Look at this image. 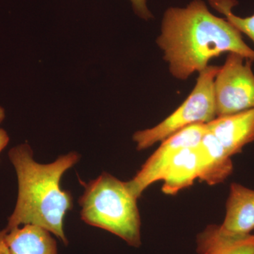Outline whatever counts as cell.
I'll return each instance as SVG.
<instances>
[{"label":"cell","instance_id":"1","mask_svg":"<svg viewBox=\"0 0 254 254\" xmlns=\"http://www.w3.org/2000/svg\"><path fill=\"white\" fill-rule=\"evenodd\" d=\"M157 43L177 79L200 72L210 60L225 53L254 61V50L246 44L241 32L226 18L212 14L202 0H193L185 8L167 10Z\"/></svg>","mask_w":254,"mask_h":254},{"label":"cell","instance_id":"5","mask_svg":"<svg viewBox=\"0 0 254 254\" xmlns=\"http://www.w3.org/2000/svg\"><path fill=\"white\" fill-rule=\"evenodd\" d=\"M253 61L230 53L214 80L217 117L254 109Z\"/></svg>","mask_w":254,"mask_h":254},{"label":"cell","instance_id":"13","mask_svg":"<svg viewBox=\"0 0 254 254\" xmlns=\"http://www.w3.org/2000/svg\"><path fill=\"white\" fill-rule=\"evenodd\" d=\"M212 7L225 15L229 22L237 29L249 37L254 43V14L247 17H240L232 12V8L238 2L237 0H208Z\"/></svg>","mask_w":254,"mask_h":254},{"label":"cell","instance_id":"14","mask_svg":"<svg viewBox=\"0 0 254 254\" xmlns=\"http://www.w3.org/2000/svg\"><path fill=\"white\" fill-rule=\"evenodd\" d=\"M136 14L145 20L153 17V15L147 6L146 0H130Z\"/></svg>","mask_w":254,"mask_h":254},{"label":"cell","instance_id":"10","mask_svg":"<svg viewBox=\"0 0 254 254\" xmlns=\"http://www.w3.org/2000/svg\"><path fill=\"white\" fill-rule=\"evenodd\" d=\"M53 235L43 227L27 224L6 230L5 240L10 254H59Z\"/></svg>","mask_w":254,"mask_h":254},{"label":"cell","instance_id":"16","mask_svg":"<svg viewBox=\"0 0 254 254\" xmlns=\"http://www.w3.org/2000/svg\"><path fill=\"white\" fill-rule=\"evenodd\" d=\"M9 142V136L7 132L3 128H0V154L6 148Z\"/></svg>","mask_w":254,"mask_h":254},{"label":"cell","instance_id":"4","mask_svg":"<svg viewBox=\"0 0 254 254\" xmlns=\"http://www.w3.org/2000/svg\"><path fill=\"white\" fill-rule=\"evenodd\" d=\"M220 66H208L199 72L193 91L173 114L156 126L136 131L133 140L142 150L163 141L177 132L195 124H207L217 118L214 80Z\"/></svg>","mask_w":254,"mask_h":254},{"label":"cell","instance_id":"6","mask_svg":"<svg viewBox=\"0 0 254 254\" xmlns=\"http://www.w3.org/2000/svg\"><path fill=\"white\" fill-rule=\"evenodd\" d=\"M207 130V124H195L162 141L160 147L142 165L136 175L127 182L136 198H140L150 185L161 181L164 174L175 157L182 150L198 145Z\"/></svg>","mask_w":254,"mask_h":254},{"label":"cell","instance_id":"11","mask_svg":"<svg viewBox=\"0 0 254 254\" xmlns=\"http://www.w3.org/2000/svg\"><path fill=\"white\" fill-rule=\"evenodd\" d=\"M198 254H254V235L226 233L220 225H208L196 238Z\"/></svg>","mask_w":254,"mask_h":254},{"label":"cell","instance_id":"3","mask_svg":"<svg viewBox=\"0 0 254 254\" xmlns=\"http://www.w3.org/2000/svg\"><path fill=\"white\" fill-rule=\"evenodd\" d=\"M137 200L127 182L103 173L85 185L78 200L81 220L138 248L142 245L141 221Z\"/></svg>","mask_w":254,"mask_h":254},{"label":"cell","instance_id":"2","mask_svg":"<svg viewBox=\"0 0 254 254\" xmlns=\"http://www.w3.org/2000/svg\"><path fill=\"white\" fill-rule=\"evenodd\" d=\"M9 158L18 180V195L14 211L8 218L6 230L32 224L46 229L65 246L68 240L64 220L73 207L71 193L62 189L63 175L80 160L76 152L60 155L48 164L38 163L27 143L9 150Z\"/></svg>","mask_w":254,"mask_h":254},{"label":"cell","instance_id":"9","mask_svg":"<svg viewBox=\"0 0 254 254\" xmlns=\"http://www.w3.org/2000/svg\"><path fill=\"white\" fill-rule=\"evenodd\" d=\"M197 148L199 180L213 186L222 183L231 175L234 170L232 157L227 154L221 143L208 130L202 137Z\"/></svg>","mask_w":254,"mask_h":254},{"label":"cell","instance_id":"12","mask_svg":"<svg viewBox=\"0 0 254 254\" xmlns=\"http://www.w3.org/2000/svg\"><path fill=\"white\" fill-rule=\"evenodd\" d=\"M197 146L182 150L175 157L164 174L162 190L168 195H175L191 186L199 176V159Z\"/></svg>","mask_w":254,"mask_h":254},{"label":"cell","instance_id":"17","mask_svg":"<svg viewBox=\"0 0 254 254\" xmlns=\"http://www.w3.org/2000/svg\"><path fill=\"white\" fill-rule=\"evenodd\" d=\"M5 118V111L2 107L0 106V124L2 123Z\"/></svg>","mask_w":254,"mask_h":254},{"label":"cell","instance_id":"15","mask_svg":"<svg viewBox=\"0 0 254 254\" xmlns=\"http://www.w3.org/2000/svg\"><path fill=\"white\" fill-rule=\"evenodd\" d=\"M6 230H0V254H10L9 248L6 245Z\"/></svg>","mask_w":254,"mask_h":254},{"label":"cell","instance_id":"7","mask_svg":"<svg viewBox=\"0 0 254 254\" xmlns=\"http://www.w3.org/2000/svg\"><path fill=\"white\" fill-rule=\"evenodd\" d=\"M207 128L227 154L233 156L240 153L245 145L254 143V109L217 117L207 123Z\"/></svg>","mask_w":254,"mask_h":254},{"label":"cell","instance_id":"8","mask_svg":"<svg viewBox=\"0 0 254 254\" xmlns=\"http://www.w3.org/2000/svg\"><path fill=\"white\" fill-rule=\"evenodd\" d=\"M220 227L230 235H249L253 231L254 190L240 184H231L226 202V213Z\"/></svg>","mask_w":254,"mask_h":254}]
</instances>
